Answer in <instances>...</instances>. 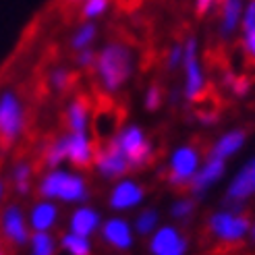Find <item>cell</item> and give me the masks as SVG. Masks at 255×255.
Wrapping results in <instances>:
<instances>
[{"mask_svg":"<svg viewBox=\"0 0 255 255\" xmlns=\"http://www.w3.org/2000/svg\"><path fill=\"white\" fill-rule=\"evenodd\" d=\"M137 69L135 50L125 40H110L96 50L94 79L102 94L114 96L133 79Z\"/></svg>","mask_w":255,"mask_h":255,"instance_id":"cell-1","label":"cell"},{"mask_svg":"<svg viewBox=\"0 0 255 255\" xmlns=\"http://www.w3.org/2000/svg\"><path fill=\"white\" fill-rule=\"evenodd\" d=\"M37 197L56 201L60 206H79L92 197L87 176L81 170L71 168H46V172L35 183Z\"/></svg>","mask_w":255,"mask_h":255,"instance_id":"cell-2","label":"cell"},{"mask_svg":"<svg viewBox=\"0 0 255 255\" xmlns=\"http://www.w3.org/2000/svg\"><path fill=\"white\" fill-rule=\"evenodd\" d=\"M106 141L127 160L131 172L143 170L145 166H149L156 156V149H154V143H151L149 135L145 133L143 127H139L135 123L119 127Z\"/></svg>","mask_w":255,"mask_h":255,"instance_id":"cell-3","label":"cell"},{"mask_svg":"<svg viewBox=\"0 0 255 255\" xmlns=\"http://www.w3.org/2000/svg\"><path fill=\"white\" fill-rule=\"evenodd\" d=\"M27 129V110L15 87L0 89V145L12 147Z\"/></svg>","mask_w":255,"mask_h":255,"instance_id":"cell-4","label":"cell"},{"mask_svg":"<svg viewBox=\"0 0 255 255\" xmlns=\"http://www.w3.org/2000/svg\"><path fill=\"white\" fill-rule=\"evenodd\" d=\"M251 226V218L243 212V208L224 206L222 210H216L208 218V233L222 245H237L247 239Z\"/></svg>","mask_w":255,"mask_h":255,"instance_id":"cell-5","label":"cell"},{"mask_svg":"<svg viewBox=\"0 0 255 255\" xmlns=\"http://www.w3.org/2000/svg\"><path fill=\"white\" fill-rule=\"evenodd\" d=\"M183 89L181 94L185 98L187 104H195L208 89V77L206 71L201 65V56H199V40L195 35H189L183 42Z\"/></svg>","mask_w":255,"mask_h":255,"instance_id":"cell-6","label":"cell"},{"mask_svg":"<svg viewBox=\"0 0 255 255\" xmlns=\"http://www.w3.org/2000/svg\"><path fill=\"white\" fill-rule=\"evenodd\" d=\"M203 162L201 149L195 143H183L170 151L166 162V181L172 189H187Z\"/></svg>","mask_w":255,"mask_h":255,"instance_id":"cell-7","label":"cell"},{"mask_svg":"<svg viewBox=\"0 0 255 255\" xmlns=\"http://www.w3.org/2000/svg\"><path fill=\"white\" fill-rule=\"evenodd\" d=\"M0 239L12 249L27 247L31 239V226L27 220V210L19 203H4L0 208Z\"/></svg>","mask_w":255,"mask_h":255,"instance_id":"cell-8","label":"cell"},{"mask_svg":"<svg viewBox=\"0 0 255 255\" xmlns=\"http://www.w3.org/2000/svg\"><path fill=\"white\" fill-rule=\"evenodd\" d=\"M100 243L114 253H127L131 251L137 243V233L133 228V222L123 214H112L102 220V226L98 231Z\"/></svg>","mask_w":255,"mask_h":255,"instance_id":"cell-9","label":"cell"},{"mask_svg":"<svg viewBox=\"0 0 255 255\" xmlns=\"http://www.w3.org/2000/svg\"><path fill=\"white\" fill-rule=\"evenodd\" d=\"M147 191L145 187L133 176H123L119 181H114L110 191H108V208L112 214H129L137 212L143 206Z\"/></svg>","mask_w":255,"mask_h":255,"instance_id":"cell-10","label":"cell"},{"mask_svg":"<svg viewBox=\"0 0 255 255\" xmlns=\"http://www.w3.org/2000/svg\"><path fill=\"white\" fill-rule=\"evenodd\" d=\"M147 253L149 255H187L189 237L176 224H160L147 237Z\"/></svg>","mask_w":255,"mask_h":255,"instance_id":"cell-11","label":"cell"},{"mask_svg":"<svg viewBox=\"0 0 255 255\" xmlns=\"http://www.w3.org/2000/svg\"><path fill=\"white\" fill-rule=\"evenodd\" d=\"M65 137V156L67 164L75 170H85L94 166V158H96V149L98 143L96 139L89 133H62Z\"/></svg>","mask_w":255,"mask_h":255,"instance_id":"cell-12","label":"cell"},{"mask_svg":"<svg viewBox=\"0 0 255 255\" xmlns=\"http://www.w3.org/2000/svg\"><path fill=\"white\" fill-rule=\"evenodd\" d=\"M255 195V158H249L231 178L224 193V206L243 208L245 201Z\"/></svg>","mask_w":255,"mask_h":255,"instance_id":"cell-13","label":"cell"},{"mask_svg":"<svg viewBox=\"0 0 255 255\" xmlns=\"http://www.w3.org/2000/svg\"><path fill=\"white\" fill-rule=\"evenodd\" d=\"M92 168L96 170V174L100 178L110 181V183H114V181H119V178L131 174V168H129V164H127V160L108 141L98 143L96 158H94V166Z\"/></svg>","mask_w":255,"mask_h":255,"instance_id":"cell-14","label":"cell"},{"mask_svg":"<svg viewBox=\"0 0 255 255\" xmlns=\"http://www.w3.org/2000/svg\"><path fill=\"white\" fill-rule=\"evenodd\" d=\"M27 220L31 226V233H54L62 222L60 203L40 197L29 206Z\"/></svg>","mask_w":255,"mask_h":255,"instance_id":"cell-15","label":"cell"},{"mask_svg":"<svg viewBox=\"0 0 255 255\" xmlns=\"http://www.w3.org/2000/svg\"><path fill=\"white\" fill-rule=\"evenodd\" d=\"M224 174H226V162L220 160V158L208 156L206 160L201 162V166H199V170L195 172V176L191 178V183H189V187H187L189 193L193 195L195 199L203 197L214 185H218V183L222 181Z\"/></svg>","mask_w":255,"mask_h":255,"instance_id":"cell-16","label":"cell"},{"mask_svg":"<svg viewBox=\"0 0 255 255\" xmlns=\"http://www.w3.org/2000/svg\"><path fill=\"white\" fill-rule=\"evenodd\" d=\"M102 220H104V216L98 208H94L92 203H79V206H73L67 216V231L94 239L98 237Z\"/></svg>","mask_w":255,"mask_h":255,"instance_id":"cell-17","label":"cell"},{"mask_svg":"<svg viewBox=\"0 0 255 255\" xmlns=\"http://www.w3.org/2000/svg\"><path fill=\"white\" fill-rule=\"evenodd\" d=\"M245 0H220L218 4V33L222 40L233 37L239 27L241 19H243Z\"/></svg>","mask_w":255,"mask_h":255,"instance_id":"cell-18","label":"cell"},{"mask_svg":"<svg viewBox=\"0 0 255 255\" xmlns=\"http://www.w3.org/2000/svg\"><path fill=\"white\" fill-rule=\"evenodd\" d=\"M65 125L69 133H89L92 129V104L85 98H73L65 110Z\"/></svg>","mask_w":255,"mask_h":255,"instance_id":"cell-19","label":"cell"},{"mask_svg":"<svg viewBox=\"0 0 255 255\" xmlns=\"http://www.w3.org/2000/svg\"><path fill=\"white\" fill-rule=\"evenodd\" d=\"M245 143H247V131L245 129H231L212 143L208 156H214V158H220V160L228 162L233 156H237L239 151L245 147Z\"/></svg>","mask_w":255,"mask_h":255,"instance_id":"cell-20","label":"cell"},{"mask_svg":"<svg viewBox=\"0 0 255 255\" xmlns=\"http://www.w3.org/2000/svg\"><path fill=\"white\" fill-rule=\"evenodd\" d=\"M33 176H35V168L29 160H17L12 164V168L8 172V185L12 187V191L19 197H27L33 189Z\"/></svg>","mask_w":255,"mask_h":255,"instance_id":"cell-21","label":"cell"},{"mask_svg":"<svg viewBox=\"0 0 255 255\" xmlns=\"http://www.w3.org/2000/svg\"><path fill=\"white\" fill-rule=\"evenodd\" d=\"M58 251L65 255H96L94 239L65 231L58 237Z\"/></svg>","mask_w":255,"mask_h":255,"instance_id":"cell-22","label":"cell"},{"mask_svg":"<svg viewBox=\"0 0 255 255\" xmlns=\"http://www.w3.org/2000/svg\"><path fill=\"white\" fill-rule=\"evenodd\" d=\"M98 23L96 21H81L75 31L71 33V40H69V48L73 50L75 54L81 52V50H87V48H94L96 40H98Z\"/></svg>","mask_w":255,"mask_h":255,"instance_id":"cell-23","label":"cell"},{"mask_svg":"<svg viewBox=\"0 0 255 255\" xmlns=\"http://www.w3.org/2000/svg\"><path fill=\"white\" fill-rule=\"evenodd\" d=\"M131 222H133L137 237H143V239H147L162 224L160 222V212L156 208H139Z\"/></svg>","mask_w":255,"mask_h":255,"instance_id":"cell-24","label":"cell"},{"mask_svg":"<svg viewBox=\"0 0 255 255\" xmlns=\"http://www.w3.org/2000/svg\"><path fill=\"white\" fill-rule=\"evenodd\" d=\"M27 255H58V237L54 233H31Z\"/></svg>","mask_w":255,"mask_h":255,"instance_id":"cell-25","label":"cell"},{"mask_svg":"<svg viewBox=\"0 0 255 255\" xmlns=\"http://www.w3.org/2000/svg\"><path fill=\"white\" fill-rule=\"evenodd\" d=\"M42 162L46 168H58V166H65L67 164V156H65V137L58 135L54 139L44 145L42 149Z\"/></svg>","mask_w":255,"mask_h":255,"instance_id":"cell-26","label":"cell"},{"mask_svg":"<svg viewBox=\"0 0 255 255\" xmlns=\"http://www.w3.org/2000/svg\"><path fill=\"white\" fill-rule=\"evenodd\" d=\"M197 210V199L193 195H181V197H176L172 203H170V218L178 224H185L189 222L191 218H193V214Z\"/></svg>","mask_w":255,"mask_h":255,"instance_id":"cell-27","label":"cell"},{"mask_svg":"<svg viewBox=\"0 0 255 255\" xmlns=\"http://www.w3.org/2000/svg\"><path fill=\"white\" fill-rule=\"evenodd\" d=\"M73 83H75V75L67 67H54L52 71H50V75H48V87L52 89L54 94L69 92Z\"/></svg>","mask_w":255,"mask_h":255,"instance_id":"cell-28","label":"cell"},{"mask_svg":"<svg viewBox=\"0 0 255 255\" xmlns=\"http://www.w3.org/2000/svg\"><path fill=\"white\" fill-rule=\"evenodd\" d=\"M112 6V0H83L79 4V15L83 21H98Z\"/></svg>","mask_w":255,"mask_h":255,"instance_id":"cell-29","label":"cell"},{"mask_svg":"<svg viewBox=\"0 0 255 255\" xmlns=\"http://www.w3.org/2000/svg\"><path fill=\"white\" fill-rule=\"evenodd\" d=\"M162 104H164V89L158 83H151L143 94V106L149 112H156Z\"/></svg>","mask_w":255,"mask_h":255,"instance_id":"cell-30","label":"cell"},{"mask_svg":"<svg viewBox=\"0 0 255 255\" xmlns=\"http://www.w3.org/2000/svg\"><path fill=\"white\" fill-rule=\"evenodd\" d=\"M183 65V42H176L166 50V56H164V69L166 71H178Z\"/></svg>","mask_w":255,"mask_h":255,"instance_id":"cell-31","label":"cell"},{"mask_svg":"<svg viewBox=\"0 0 255 255\" xmlns=\"http://www.w3.org/2000/svg\"><path fill=\"white\" fill-rule=\"evenodd\" d=\"M94 62H96V50L94 48L81 50V52L75 54V65H77V69L92 71L94 69Z\"/></svg>","mask_w":255,"mask_h":255,"instance_id":"cell-32","label":"cell"},{"mask_svg":"<svg viewBox=\"0 0 255 255\" xmlns=\"http://www.w3.org/2000/svg\"><path fill=\"white\" fill-rule=\"evenodd\" d=\"M235 98H245L249 92H251V79L245 77V75H237L235 83L231 85V89H228Z\"/></svg>","mask_w":255,"mask_h":255,"instance_id":"cell-33","label":"cell"},{"mask_svg":"<svg viewBox=\"0 0 255 255\" xmlns=\"http://www.w3.org/2000/svg\"><path fill=\"white\" fill-rule=\"evenodd\" d=\"M243 52L251 62H255V27L243 31Z\"/></svg>","mask_w":255,"mask_h":255,"instance_id":"cell-34","label":"cell"},{"mask_svg":"<svg viewBox=\"0 0 255 255\" xmlns=\"http://www.w3.org/2000/svg\"><path fill=\"white\" fill-rule=\"evenodd\" d=\"M255 27V0H245V8H243V19H241V29H249Z\"/></svg>","mask_w":255,"mask_h":255,"instance_id":"cell-35","label":"cell"},{"mask_svg":"<svg viewBox=\"0 0 255 255\" xmlns=\"http://www.w3.org/2000/svg\"><path fill=\"white\" fill-rule=\"evenodd\" d=\"M220 4V0H193V8L197 17H206Z\"/></svg>","mask_w":255,"mask_h":255,"instance_id":"cell-36","label":"cell"},{"mask_svg":"<svg viewBox=\"0 0 255 255\" xmlns=\"http://www.w3.org/2000/svg\"><path fill=\"white\" fill-rule=\"evenodd\" d=\"M197 121L201 123V125H206V127H212V125H216L218 123V114L216 112H197Z\"/></svg>","mask_w":255,"mask_h":255,"instance_id":"cell-37","label":"cell"},{"mask_svg":"<svg viewBox=\"0 0 255 255\" xmlns=\"http://www.w3.org/2000/svg\"><path fill=\"white\" fill-rule=\"evenodd\" d=\"M235 79H237V73H233V71H224V73H222V87L231 89V85L235 83Z\"/></svg>","mask_w":255,"mask_h":255,"instance_id":"cell-38","label":"cell"},{"mask_svg":"<svg viewBox=\"0 0 255 255\" xmlns=\"http://www.w3.org/2000/svg\"><path fill=\"white\" fill-rule=\"evenodd\" d=\"M6 191H8V183H6V178L0 174V206H2L6 199Z\"/></svg>","mask_w":255,"mask_h":255,"instance_id":"cell-39","label":"cell"},{"mask_svg":"<svg viewBox=\"0 0 255 255\" xmlns=\"http://www.w3.org/2000/svg\"><path fill=\"white\" fill-rule=\"evenodd\" d=\"M247 241L255 247V222H251V226H249V233H247Z\"/></svg>","mask_w":255,"mask_h":255,"instance_id":"cell-40","label":"cell"},{"mask_svg":"<svg viewBox=\"0 0 255 255\" xmlns=\"http://www.w3.org/2000/svg\"><path fill=\"white\" fill-rule=\"evenodd\" d=\"M62 2H65L67 6H79V4L83 2V0H62Z\"/></svg>","mask_w":255,"mask_h":255,"instance_id":"cell-41","label":"cell"},{"mask_svg":"<svg viewBox=\"0 0 255 255\" xmlns=\"http://www.w3.org/2000/svg\"><path fill=\"white\" fill-rule=\"evenodd\" d=\"M0 255H6V251H4V243H2V239H0Z\"/></svg>","mask_w":255,"mask_h":255,"instance_id":"cell-42","label":"cell"}]
</instances>
